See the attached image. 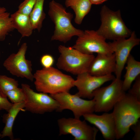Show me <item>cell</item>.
Listing matches in <instances>:
<instances>
[{"mask_svg":"<svg viewBox=\"0 0 140 140\" xmlns=\"http://www.w3.org/2000/svg\"><path fill=\"white\" fill-rule=\"evenodd\" d=\"M112 113L116 125V138H123L130 131L131 127L140 118V102L125 93L114 106Z\"/></svg>","mask_w":140,"mask_h":140,"instance_id":"1","label":"cell"},{"mask_svg":"<svg viewBox=\"0 0 140 140\" xmlns=\"http://www.w3.org/2000/svg\"><path fill=\"white\" fill-rule=\"evenodd\" d=\"M33 76L36 89L40 92L52 95L69 92L74 87V80L71 76L52 67L37 70Z\"/></svg>","mask_w":140,"mask_h":140,"instance_id":"2","label":"cell"},{"mask_svg":"<svg viewBox=\"0 0 140 140\" xmlns=\"http://www.w3.org/2000/svg\"><path fill=\"white\" fill-rule=\"evenodd\" d=\"M48 15L55 25L51 40H58L64 43L69 41L72 37H78L84 31L74 27L71 23L73 14L67 12L60 4L54 0L49 3Z\"/></svg>","mask_w":140,"mask_h":140,"instance_id":"3","label":"cell"},{"mask_svg":"<svg viewBox=\"0 0 140 140\" xmlns=\"http://www.w3.org/2000/svg\"><path fill=\"white\" fill-rule=\"evenodd\" d=\"M100 14L101 24L96 31L106 39L114 41L130 36L132 32L123 21L120 10L114 11L104 5Z\"/></svg>","mask_w":140,"mask_h":140,"instance_id":"4","label":"cell"},{"mask_svg":"<svg viewBox=\"0 0 140 140\" xmlns=\"http://www.w3.org/2000/svg\"><path fill=\"white\" fill-rule=\"evenodd\" d=\"M60 53L57 65L58 68L74 75H78L88 72L95 57L93 54H84L72 47L59 45Z\"/></svg>","mask_w":140,"mask_h":140,"instance_id":"5","label":"cell"},{"mask_svg":"<svg viewBox=\"0 0 140 140\" xmlns=\"http://www.w3.org/2000/svg\"><path fill=\"white\" fill-rule=\"evenodd\" d=\"M112 81L109 85L100 87L93 92L95 112H108L125 93L123 89L121 79L115 78Z\"/></svg>","mask_w":140,"mask_h":140,"instance_id":"6","label":"cell"},{"mask_svg":"<svg viewBox=\"0 0 140 140\" xmlns=\"http://www.w3.org/2000/svg\"><path fill=\"white\" fill-rule=\"evenodd\" d=\"M22 88L25 96V110L36 114H43L57 111L59 104L55 99L42 92L34 91L28 85L22 83Z\"/></svg>","mask_w":140,"mask_h":140,"instance_id":"7","label":"cell"},{"mask_svg":"<svg viewBox=\"0 0 140 140\" xmlns=\"http://www.w3.org/2000/svg\"><path fill=\"white\" fill-rule=\"evenodd\" d=\"M50 95L59 103L57 112L69 110L73 112L75 118L80 119L85 114L93 113L94 111L95 102L93 99L85 100L75 94L72 95L67 92Z\"/></svg>","mask_w":140,"mask_h":140,"instance_id":"8","label":"cell"},{"mask_svg":"<svg viewBox=\"0 0 140 140\" xmlns=\"http://www.w3.org/2000/svg\"><path fill=\"white\" fill-rule=\"evenodd\" d=\"M59 135L70 134L74 140H95L99 130L88 125L85 120L75 117H63L57 121Z\"/></svg>","mask_w":140,"mask_h":140,"instance_id":"9","label":"cell"},{"mask_svg":"<svg viewBox=\"0 0 140 140\" xmlns=\"http://www.w3.org/2000/svg\"><path fill=\"white\" fill-rule=\"evenodd\" d=\"M106 39L94 30H86L78 37L73 48L84 54H109L113 53Z\"/></svg>","mask_w":140,"mask_h":140,"instance_id":"10","label":"cell"},{"mask_svg":"<svg viewBox=\"0 0 140 140\" xmlns=\"http://www.w3.org/2000/svg\"><path fill=\"white\" fill-rule=\"evenodd\" d=\"M27 48L26 43L22 44L17 53L11 54L5 60L3 66L11 74L33 81L31 62L25 58Z\"/></svg>","mask_w":140,"mask_h":140,"instance_id":"11","label":"cell"},{"mask_svg":"<svg viewBox=\"0 0 140 140\" xmlns=\"http://www.w3.org/2000/svg\"><path fill=\"white\" fill-rule=\"evenodd\" d=\"M140 42V39L137 37L135 32L133 31L128 38L108 43L115 56L116 67L115 73L116 78L121 79L122 72L131 50L139 45Z\"/></svg>","mask_w":140,"mask_h":140,"instance_id":"12","label":"cell"},{"mask_svg":"<svg viewBox=\"0 0 140 140\" xmlns=\"http://www.w3.org/2000/svg\"><path fill=\"white\" fill-rule=\"evenodd\" d=\"M115 78L112 74L102 76L92 75L88 72L77 75L73 83L78 92L75 94L81 98L91 100L93 98V92L107 82L113 81Z\"/></svg>","mask_w":140,"mask_h":140,"instance_id":"13","label":"cell"},{"mask_svg":"<svg viewBox=\"0 0 140 140\" xmlns=\"http://www.w3.org/2000/svg\"><path fill=\"white\" fill-rule=\"evenodd\" d=\"M85 120L93 124L101 131L106 140L116 139V128L114 118L112 113L104 112L101 115L93 113L83 116Z\"/></svg>","mask_w":140,"mask_h":140,"instance_id":"14","label":"cell"},{"mask_svg":"<svg viewBox=\"0 0 140 140\" xmlns=\"http://www.w3.org/2000/svg\"><path fill=\"white\" fill-rule=\"evenodd\" d=\"M116 61L114 54H97L92 61L88 72L90 74L102 76L115 72Z\"/></svg>","mask_w":140,"mask_h":140,"instance_id":"15","label":"cell"},{"mask_svg":"<svg viewBox=\"0 0 140 140\" xmlns=\"http://www.w3.org/2000/svg\"><path fill=\"white\" fill-rule=\"evenodd\" d=\"M10 17L15 29L17 30L22 37H29L32 35L34 29L29 15L17 11L11 14Z\"/></svg>","mask_w":140,"mask_h":140,"instance_id":"16","label":"cell"},{"mask_svg":"<svg viewBox=\"0 0 140 140\" xmlns=\"http://www.w3.org/2000/svg\"><path fill=\"white\" fill-rule=\"evenodd\" d=\"M25 102L13 103L12 107L3 116L5 126L2 132L1 138L8 137L11 140H14L12 127L15 120L19 112L25 108Z\"/></svg>","mask_w":140,"mask_h":140,"instance_id":"17","label":"cell"},{"mask_svg":"<svg viewBox=\"0 0 140 140\" xmlns=\"http://www.w3.org/2000/svg\"><path fill=\"white\" fill-rule=\"evenodd\" d=\"M126 63V73L122 82V89L125 92L131 88L132 82L140 75V62L136 60L130 54Z\"/></svg>","mask_w":140,"mask_h":140,"instance_id":"18","label":"cell"},{"mask_svg":"<svg viewBox=\"0 0 140 140\" xmlns=\"http://www.w3.org/2000/svg\"><path fill=\"white\" fill-rule=\"evenodd\" d=\"M65 4L67 7L73 10L75 14V22L78 25L89 12L92 5L89 0H66Z\"/></svg>","mask_w":140,"mask_h":140,"instance_id":"19","label":"cell"},{"mask_svg":"<svg viewBox=\"0 0 140 140\" xmlns=\"http://www.w3.org/2000/svg\"><path fill=\"white\" fill-rule=\"evenodd\" d=\"M45 0H36L33 9L30 17L34 30L38 32L41 30L43 22L46 17L44 11Z\"/></svg>","mask_w":140,"mask_h":140,"instance_id":"20","label":"cell"},{"mask_svg":"<svg viewBox=\"0 0 140 140\" xmlns=\"http://www.w3.org/2000/svg\"><path fill=\"white\" fill-rule=\"evenodd\" d=\"M10 15L5 8L0 6V41H4L9 33L15 30Z\"/></svg>","mask_w":140,"mask_h":140,"instance_id":"21","label":"cell"},{"mask_svg":"<svg viewBox=\"0 0 140 140\" xmlns=\"http://www.w3.org/2000/svg\"><path fill=\"white\" fill-rule=\"evenodd\" d=\"M18 81L5 75H0V93L3 96L7 97V92L18 87Z\"/></svg>","mask_w":140,"mask_h":140,"instance_id":"22","label":"cell"},{"mask_svg":"<svg viewBox=\"0 0 140 140\" xmlns=\"http://www.w3.org/2000/svg\"><path fill=\"white\" fill-rule=\"evenodd\" d=\"M6 95L13 104L24 102L25 100V94L22 88L18 87L10 90Z\"/></svg>","mask_w":140,"mask_h":140,"instance_id":"23","label":"cell"},{"mask_svg":"<svg viewBox=\"0 0 140 140\" xmlns=\"http://www.w3.org/2000/svg\"><path fill=\"white\" fill-rule=\"evenodd\" d=\"M36 0H24L18 7V11L22 13L30 15L34 6Z\"/></svg>","mask_w":140,"mask_h":140,"instance_id":"24","label":"cell"},{"mask_svg":"<svg viewBox=\"0 0 140 140\" xmlns=\"http://www.w3.org/2000/svg\"><path fill=\"white\" fill-rule=\"evenodd\" d=\"M128 90L129 94L140 102V75L137 77L132 87Z\"/></svg>","mask_w":140,"mask_h":140,"instance_id":"25","label":"cell"},{"mask_svg":"<svg viewBox=\"0 0 140 140\" xmlns=\"http://www.w3.org/2000/svg\"><path fill=\"white\" fill-rule=\"evenodd\" d=\"M54 62V58L51 55L46 54L43 55L40 59V62L43 68L52 67Z\"/></svg>","mask_w":140,"mask_h":140,"instance_id":"26","label":"cell"},{"mask_svg":"<svg viewBox=\"0 0 140 140\" xmlns=\"http://www.w3.org/2000/svg\"><path fill=\"white\" fill-rule=\"evenodd\" d=\"M13 104L9 102L7 97L3 96L0 93V109H4L8 112Z\"/></svg>","mask_w":140,"mask_h":140,"instance_id":"27","label":"cell"},{"mask_svg":"<svg viewBox=\"0 0 140 140\" xmlns=\"http://www.w3.org/2000/svg\"><path fill=\"white\" fill-rule=\"evenodd\" d=\"M130 128L134 132L133 140H140V121L139 120L135 124L132 125Z\"/></svg>","mask_w":140,"mask_h":140,"instance_id":"28","label":"cell"},{"mask_svg":"<svg viewBox=\"0 0 140 140\" xmlns=\"http://www.w3.org/2000/svg\"><path fill=\"white\" fill-rule=\"evenodd\" d=\"M92 4H99L102 3L107 0H89Z\"/></svg>","mask_w":140,"mask_h":140,"instance_id":"29","label":"cell"},{"mask_svg":"<svg viewBox=\"0 0 140 140\" xmlns=\"http://www.w3.org/2000/svg\"><path fill=\"white\" fill-rule=\"evenodd\" d=\"M2 110L1 109H0V110ZM1 134L0 133V138H1Z\"/></svg>","mask_w":140,"mask_h":140,"instance_id":"30","label":"cell"},{"mask_svg":"<svg viewBox=\"0 0 140 140\" xmlns=\"http://www.w3.org/2000/svg\"><path fill=\"white\" fill-rule=\"evenodd\" d=\"M0 56H1V53L0 52Z\"/></svg>","mask_w":140,"mask_h":140,"instance_id":"31","label":"cell"}]
</instances>
